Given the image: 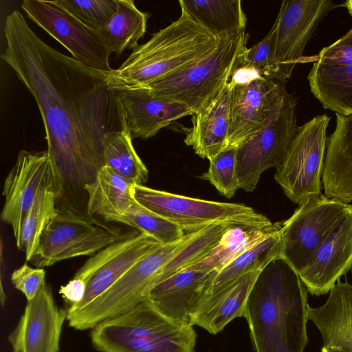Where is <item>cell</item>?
Returning a JSON list of instances; mask_svg holds the SVG:
<instances>
[{
    "mask_svg": "<svg viewBox=\"0 0 352 352\" xmlns=\"http://www.w3.org/2000/svg\"><path fill=\"white\" fill-rule=\"evenodd\" d=\"M327 114L314 117L298 127L280 166L276 182L293 203L300 205L320 195L327 149Z\"/></svg>",
    "mask_w": 352,
    "mask_h": 352,
    "instance_id": "9",
    "label": "cell"
},
{
    "mask_svg": "<svg viewBox=\"0 0 352 352\" xmlns=\"http://www.w3.org/2000/svg\"><path fill=\"white\" fill-rule=\"evenodd\" d=\"M260 271L246 274L226 293L195 325L217 334L233 319L243 316L252 287Z\"/></svg>",
    "mask_w": 352,
    "mask_h": 352,
    "instance_id": "31",
    "label": "cell"
},
{
    "mask_svg": "<svg viewBox=\"0 0 352 352\" xmlns=\"http://www.w3.org/2000/svg\"><path fill=\"white\" fill-rule=\"evenodd\" d=\"M280 223L264 228L230 227L217 247L204 259L189 267L197 270L217 274L239 254L278 230Z\"/></svg>",
    "mask_w": 352,
    "mask_h": 352,
    "instance_id": "29",
    "label": "cell"
},
{
    "mask_svg": "<svg viewBox=\"0 0 352 352\" xmlns=\"http://www.w3.org/2000/svg\"><path fill=\"white\" fill-rule=\"evenodd\" d=\"M221 38L181 12L176 21L138 45L118 68L109 72L108 84L116 91L146 88L208 54Z\"/></svg>",
    "mask_w": 352,
    "mask_h": 352,
    "instance_id": "3",
    "label": "cell"
},
{
    "mask_svg": "<svg viewBox=\"0 0 352 352\" xmlns=\"http://www.w3.org/2000/svg\"><path fill=\"white\" fill-rule=\"evenodd\" d=\"M344 6L331 0H284L275 21L274 79L285 83L298 63L305 60L306 45L322 19Z\"/></svg>",
    "mask_w": 352,
    "mask_h": 352,
    "instance_id": "14",
    "label": "cell"
},
{
    "mask_svg": "<svg viewBox=\"0 0 352 352\" xmlns=\"http://www.w3.org/2000/svg\"><path fill=\"white\" fill-rule=\"evenodd\" d=\"M280 228L239 254L217 274L208 294L191 317L192 326L195 325L242 276L262 270L271 261L280 256Z\"/></svg>",
    "mask_w": 352,
    "mask_h": 352,
    "instance_id": "22",
    "label": "cell"
},
{
    "mask_svg": "<svg viewBox=\"0 0 352 352\" xmlns=\"http://www.w3.org/2000/svg\"><path fill=\"white\" fill-rule=\"evenodd\" d=\"M285 84L261 75L241 83L229 81L230 124L226 147L237 148L262 126L272 105L285 89Z\"/></svg>",
    "mask_w": 352,
    "mask_h": 352,
    "instance_id": "18",
    "label": "cell"
},
{
    "mask_svg": "<svg viewBox=\"0 0 352 352\" xmlns=\"http://www.w3.org/2000/svg\"><path fill=\"white\" fill-rule=\"evenodd\" d=\"M14 287L22 292L27 301L34 298L46 285L45 271L41 267H32L24 263L11 276Z\"/></svg>",
    "mask_w": 352,
    "mask_h": 352,
    "instance_id": "38",
    "label": "cell"
},
{
    "mask_svg": "<svg viewBox=\"0 0 352 352\" xmlns=\"http://www.w3.org/2000/svg\"><path fill=\"white\" fill-rule=\"evenodd\" d=\"M197 231L186 233L175 243L162 245L142 258L89 305L67 314L69 325L81 331L93 329L100 322L124 314L147 300L164 267Z\"/></svg>",
    "mask_w": 352,
    "mask_h": 352,
    "instance_id": "6",
    "label": "cell"
},
{
    "mask_svg": "<svg viewBox=\"0 0 352 352\" xmlns=\"http://www.w3.org/2000/svg\"><path fill=\"white\" fill-rule=\"evenodd\" d=\"M83 24L94 30L104 27L118 9V0H54Z\"/></svg>",
    "mask_w": 352,
    "mask_h": 352,
    "instance_id": "36",
    "label": "cell"
},
{
    "mask_svg": "<svg viewBox=\"0 0 352 352\" xmlns=\"http://www.w3.org/2000/svg\"><path fill=\"white\" fill-rule=\"evenodd\" d=\"M3 32L1 58L37 104L47 151L64 189L84 190L104 166L106 135L126 128L118 91L108 84L109 72L50 47L17 10L7 16Z\"/></svg>",
    "mask_w": 352,
    "mask_h": 352,
    "instance_id": "1",
    "label": "cell"
},
{
    "mask_svg": "<svg viewBox=\"0 0 352 352\" xmlns=\"http://www.w3.org/2000/svg\"><path fill=\"white\" fill-rule=\"evenodd\" d=\"M229 82L205 108L192 115L184 142L202 158L210 160L226 147L230 124Z\"/></svg>",
    "mask_w": 352,
    "mask_h": 352,
    "instance_id": "25",
    "label": "cell"
},
{
    "mask_svg": "<svg viewBox=\"0 0 352 352\" xmlns=\"http://www.w3.org/2000/svg\"><path fill=\"white\" fill-rule=\"evenodd\" d=\"M296 104V98L285 89L262 126L237 146L239 188L252 192L264 171L280 166L298 130Z\"/></svg>",
    "mask_w": 352,
    "mask_h": 352,
    "instance_id": "7",
    "label": "cell"
},
{
    "mask_svg": "<svg viewBox=\"0 0 352 352\" xmlns=\"http://www.w3.org/2000/svg\"><path fill=\"white\" fill-rule=\"evenodd\" d=\"M343 3L344 6L347 9L349 13L352 16V0L346 1Z\"/></svg>",
    "mask_w": 352,
    "mask_h": 352,
    "instance_id": "41",
    "label": "cell"
},
{
    "mask_svg": "<svg viewBox=\"0 0 352 352\" xmlns=\"http://www.w3.org/2000/svg\"><path fill=\"white\" fill-rule=\"evenodd\" d=\"M307 314L321 334L323 347L352 352V285L338 281L326 302L316 308L309 305Z\"/></svg>",
    "mask_w": 352,
    "mask_h": 352,
    "instance_id": "24",
    "label": "cell"
},
{
    "mask_svg": "<svg viewBox=\"0 0 352 352\" xmlns=\"http://www.w3.org/2000/svg\"><path fill=\"white\" fill-rule=\"evenodd\" d=\"M85 292V283L74 277L59 289V293L67 303V307L79 304L82 300Z\"/></svg>",
    "mask_w": 352,
    "mask_h": 352,
    "instance_id": "39",
    "label": "cell"
},
{
    "mask_svg": "<svg viewBox=\"0 0 352 352\" xmlns=\"http://www.w3.org/2000/svg\"><path fill=\"white\" fill-rule=\"evenodd\" d=\"M308 306L296 271L281 256L271 261L258 275L243 314L256 352H303Z\"/></svg>",
    "mask_w": 352,
    "mask_h": 352,
    "instance_id": "2",
    "label": "cell"
},
{
    "mask_svg": "<svg viewBox=\"0 0 352 352\" xmlns=\"http://www.w3.org/2000/svg\"><path fill=\"white\" fill-rule=\"evenodd\" d=\"M179 3L181 12L217 38L245 32L247 18L241 0H179Z\"/></svg>",
    "mask_w": 352,
    "mask_h": 352,
    "instance_id": "26",
    "label": "cell"
},
{
    "mask_svg": "<svg viewBox=\"0 0 352 352\" xmlns=\"http://www.w3.org/2000/svg\"><path fill=\"white\" fill-rule=\"evenodd\" d=\"M21 8L38 27L63 45L80 63L110 72V53L97 30L83 24L55 1L25 0Z\"/></svg>",
    "mask_w": 352,
    "mask_h": 352,
    "instance_id": "13",
    "label": "cell"
},
{
    "mask_svg": "<svg viewBox=\"0 0 352 352\" xmlns=\"http://www.w3.org/2000/svg\"><path fill=\"white\" fill-rule=\"evenodd\" d=\"M66 309L56 304L50 287L45 285L28 301L23 314L8 336L13 352H58Z\"/></svg>",
    "mask_w": 352,
    "mask_h": 352,
    "instance_id": "19",
    "label": "cell"
},
{
    "mask_svg": "<svg viewBox=\"0 0 352 352\" xmlns=\"http://www.w3.org/2000/svg\"><path fill=\"white\" fill-rule=\"evenodd\" d=\"M276 36V24L274 22L270 32L260 42L250 48L245 47L241 52L234 67L250 69L263 77L274 79Z\"/></svg>",
    "mask_w": 352,
    "mask_h": 352,
    "instance_id": "37",
    "label": "cell"
},
{
    "mask_svg": "<svg viewBox=\"0 0 352 352\" xmlns=\"http://www.w3.org/2000/svg\"><path fill=\"white\" fill-rule=\"evenodd\" d=\"M133 195L139 204L175 223L186 233L216 223L245 228L273 224L266 216L242 204L200 199L136 184Z\"/></svg>",
    "mask_w": 352,
    "mask_h": 352,
    "instance_id": "8",
    "label": "cell"
},
{
    "mask_svg": "<svg viewBox=\"0 0 352 352\" xmlns=\"http://www.w3.org/2000/svg\"><path fill=\"white\" fill-rule=\"evenodd\" d=\"M104 166L136 185L148 180V171L137 154L127 128L108 133L103 142Z\"/></svg>",
    "mask_w": 352,
    "mask_h": 352,
    "instance_id": "30",
    "label": "cell"
},
{
    "mask_svg": "<svg viewBox=\"0 0 352 352\" xmlns=\"http://www.w3.org/2000/svg\"><path fill=\"white\" fill-rule=\"evenodd\" d=\"M149 14L140 10L133 0H118V9L108 23L98 30L110 54L135 49L146 30Z\"/></svg>",
    "mask_w": 352,
    "mask_h": 352,
    "instance_id": "28",
    "label": "cell"
},
{
    "mask_svg": "<svg viewBox=\"0 0 352 352\" xmlns=\"http://www.w3.org/2000/svg\"><path fill=\"white\" fill-rule=\"evenodd\" d=\"M124 237L94 219L67 209L58 210L30 262L43 268L63 260L94 254Z\"/></svg>",
    "mask_w": 352,
    "mask_h": 352,
    "instance_id": "10",
    "label": "cell"
},
{
    "mask_svg": "<svg viewBox=\"0 0 352 352\" xmlns=\"http://www.w3.org/2000/svg\"><path fill=\"white\" fill-rule=\"evenodd\" d=\"M232 226L216 223L199 230L185 247L164 267L157 285L204 259L217 247L223 234Z\"/></svg>",
    "mask_w": 352,
    "mask_h": 352,
    "instance_id": "33",
    "label": "cell"
},
{
    "mask_svg": "<svg viewBox=\"0 0 352 352\" xmlns=\"http://www.w3.org/2000/svg\"><path fill=\"white\" fill-rule=\"evenodd\" d=\"M48 189L57 197L65 189L59 173L47 151L19 152L16 163L6 177L3 188L5 201L1 220L12 229L19 241L24 218L38 192Z\"/></svg>",
    "mask_w": 352,
    "mask_h": 352,
    "instance_id": "11",
    "label": "cell"
},
{
    "mask_svg": "<svg viewBox=\"0 0 352 352\" xmlns=\"http://www.w3.org/2000/svg\"><path fill=\"white\" fill-rule=\"evenodd\" d=\"M216 275L215 272L186 268L156 285L147 300L168 318L190 324L191 317L208 294Z\"/></svg>",
    "mask_w": 352,
    "mask_h": 352,
    "instance_id": "20",
    "label": "cell"
},
{
    "mask_svg": "<svg viewBox=\"0 0 352 352\" xmlns=\"http://www.w3.org/2000/svg\"><path fill=\"white\" fill-rule=\"evenodd\" d=\"M196 333L174 321L148 300L93 328L91 340L99 352H194Z\"/></svg>",
    "mask_w": 352,
    "mask_h": 352,
    "instance_id": "4",
    "label": "cell"
},
{
    "mask_svg": "<svg viewBox=\"0 0 352 352\" xmlns=\"http://www.w3.org/2000/svg\"><path fill=\"white\" fill-rule=\"evenodd\" d=\"M135 184L104 166L96 179L84 188L87 193V214L100 215L109 221L124 214L135 201L133 195Z\"/></svg>",
    "mask_w": 352,
    "mask_h": 352,
    "instance_id": "27",
    "label": "cell"
},
{
    "mask_svg": "<svg viewBox=\"0 0 352 352\" xmlns=\"http://www.w3.org/2000/svg\"><path fill=\"white\" fill-rule=\"evenodd\" d=\"M248 37L244 32L222 38L208 54L146 88L155 97L183 104L197 113L230 81L239 54L247 47Z\"/></svg>",
    "mask_w": 352,
    "mask_h": 352,
    "instance_id": "5",
    "label": "cell"
},
{
    "mask_svg": "<svg viewBox=\"0 0 352 352\" xmlns=\"http://www.w3.org/2000/svg\"><path fill=\"white\" fill-rule=\"evenodd\" d=\"M336 116L335 130L327 139L322 183L326 196L348 204L352 201V113Z\"/></svg>",
    "mask_w": 352,
    "mask_h": 352,
    "instance_id": "23",
    "label": "cell"
},
{
    "mask_svg": "<svg viewBox=\"0 0 352 352\" xmlns=\"http://www.w3.org/2000/svg\"><path fill=\"white\" fill-rule=\"evenodd\" d=\"M57 198L50 190H41L24 218L16 246L25 253L26 261L34 255L45 228L58 213Z\"/></svg>",
    "mask_w": 352,
    "mask_h": 352,
    "instance_id": "32",
    "label": "cell"
},
{
    "mask_svg": "<svg viewBox=\"0 0 352 352\" xmlns=\"http://www.w3.org/2000/svg\"><path fill=\"white\" fill-rule=\"evenodd\" d=\"M109 221L120 223L136 228L162 245L175 243L186 234L182 228L146 208L137 201L124 214L113 217Z\"/></svg>",
    "mask_w": 352,
    "mask_h": 352,
    "instance_id": "34",
    "label": "cell"
},
{
    "mask_svg": "<svg viewBox=\"0 0 352 352\" xmlns=\"http://www.w3.org/2000/svg\"><path fill=\"white\" fill-rule=\"evenodd\" d=\"M307 80L324 109L352 113V30L316 56Z\"/></svg>",
    "mask_w": 352,
    "mask_h": 352,
    "instance_id": "16",
    "label": "cell"
},
{
    "mask_svg": "<svg viewBox=\"0 0 352 352\" xmlns=\"http://www.w3.org/2000/svg\"><path fill=\"white\" fill-rule=\"evenodd\" d=\"M208 160L209 168L200 178L208 181L226 197H233L239 188L236 171V148L226 147Z\"/></svg>",
    "mask_w": 352,
    "mask_h": 352,
    "instance_id": "35",
    "label": "cell"
},
{
    "mask_svg": "<svg viewBox=\"0 0 352 352\" xmlns=\"http://www.w3.org/2000/svg\"><path fill=\"white\" fill-rule=\"evenodd\" d=\"M126 128L132 139H148L192 111L186 105L155 97L148 88L118 91Z\"/></svg>",
    "mask_w": 352,
    "mask_h": 352,
    "instance_id": "21",
    "label": "cell"
},
{
    "mask_svg": "<svg viewBox=\"0 0 352 352\" xmlns=\"http://www.w3.org/2000/svg\"><path fill=\"white\" fill-rule=\"evenodd\" d=\"M321 352H343L341 349L333 347H322Z\"/></svg>",
    "mask_w": 352,
    "mask_h": 352,
    "instance_id": "40",
    "label": "cell"
},
{
    "mask_svg": "<svg viewBox=\"0 0 352 352\" xmlns=\"http://www.w3.org/2000/svg\"><path fill=\"white\" fill-rule=\"evenodd\" d=\"M346 205L320 194L298 205L281 223L280 256L298 274L309 264Z\"/></svg>",
    "mask_w": 352,
    "mask_h": 352,
    "instance_id": "12",
    "label": "cell"
},
{
    "mask_svg": "<svg viewBox=\"0 0 352 352\" xmlns=\"http://www.w3.org/2000/svg\"><path fill=\"white\" fill-rule=\"evenodd\" d=\"M352 269V204L340 216L298 274L312 295L327 294L340 278Z\"/></svg>",
    "mask_w": 352,
    "mask_h": 352,
    "instance_id": "17",
    "label": "cell"
},
{
    "mask_svg": "<svg viewBox=\"0 0 352 352\" xmlns=\"http://www.w3.org/2000/svg\"><path fill=\"white\" fill-rule=\"evenodd\" d=\"M162 245L151 236L140 232L126 236L93 254L74 276L85 283V296L79 304L66 308L67 314L89 305L133 265Z\"/></svg>",
    "mask_w": 352,
    "mask_h": 352,
    "instance_id": "15",
    "label": "cell"
}]
</instances>
